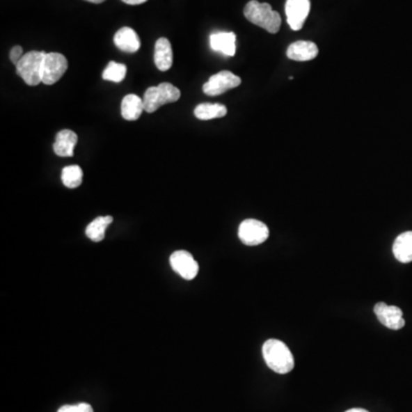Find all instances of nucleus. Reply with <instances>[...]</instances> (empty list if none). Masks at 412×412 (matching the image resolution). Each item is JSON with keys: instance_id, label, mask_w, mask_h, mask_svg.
<instances>
[{"instance_id": "1", "label": "nucleus", "mask_w": 412, "mask_h": 412, "mask_svg": "<svg viewBox=\"0 0 412 412\" xmlns=\"http://www.w3.org/2000/svg\"><path fill=\"white\" fill-rule=\"evenodd\" d=\"M264 362L276 374H289L294 367V358L290 348L280 340L268 339L262 346Z\"/></svg>"}, {"instance_id": "2", "label": "nucleus", "mask_w": 412, "mask_h": 412, "mask_svg": "<svg viewBox=\"0 0 412 412\" xmlns=\"http://www.w3.org/2000/svg\"><path fill=\"white\" fill-rule=\"evenodd\" d=\"M244 15L250 22L260 26L269 33H277L282 24V19L276 10L271 8L267 3H259L257 0H251L246 3Z\"/></svg>"}, {"instance_id": "3", "label": "nucleus", "mask_w": 412, "mask_h": 412, "mask_svg": "<svg viewBox=\"0 0 412 412\" xmlns=\"http://www.w3.org/2000/svg\"><path fill=\"white\" fill-rule=\"evenodd\" d=\"M45 54V52H28L15 65L17 74L22 78L26 85L37 86L42 83V62H44Z\"/></svg>"}, {"instance_id": "4", "label": "nucleus", "mask_w": 412, "mask_h": 412, "mask_svg": "<svg viewBox=\"0 0 412 412\" xmlns=\"http://www.w3.org/2000/svg\"><path fill=\"white\" fill-rule=\"evenodd\" d=\"M181 97L177 87L170 83H161L158 86L149 87L143 95L145 111L152 113L168 103L177 102Z\"/></svg>"}, {"instance_id": "5", "label": "nucleus", "mask_w": 412, "mask_h": 412, "mask_svg": "<svg viewBox=\"0 0 412 412\" xmlns=\"http://www.w3.org/2000/svg\"><path fill=\"white\" fill-rule=\"evenodd\" d=\"M68 69V61L60 53H46L42 62V81L45 85H53L61 79Z\"/></svg>"}, {"instance_id": "6", "label": "nucleus", "mask_w": 412, "mask_h": 412, "mask_svg": "<svg viewBox=\"0 0 412 412\" xmlns=\"http://www.w3.org/2000/svg\"><path fill=\"white\" fill-rule=\"evenodd\" d=\"M269 229L259 220L246 219L239 225V237L248 246H255L267 241Z\"/></svg>"}, {"instance_id": "7", "label": "nucleus", "mask_w": 412, "mask_h": 412, "mask_svg": "<svg viewBox=\"0 0 412 412\" xmlns=\"http://www.w3.org/2000/svg\"><path fill=\"white\" fill-rule=\"evenodd\" d=\"M241 83V78L230 71H220L218 74L209 77V81L203 85V90L204 93L209 97H216L225 93L227 90L239 86Z\"/></svg>"}, {"instance_id": "8", "label": "nucleus", "mask_w": 412, "mask_h": 412, "mask_svg": "<svg viewBox=\"0 0 412 412\" xmlns=\"http://www.w3.org/2000/svg\"><path fill=\"white\" fill-rule=\"evenodd\" d=\"M170 264L172 269L184 280H193L200 271V266L197 264V261L193 259L191 253L184 250L172 253L170 257Z\"/></svg>"}, {"instance_id": "9", "label": "nucleus", "mask_w": 412, "mask_h": 412, "mask_svg": "<svg viewBox=\"0 0 412 412\" xmlns=\"http://www.w3.org/2000/svg\"><path fill=\"white\" fill-rule=\"evenodd\" d=\"M310 12V0H287L285 14L291 29L299 31Z\"/></svg>"}, {"instance_id": "10", "label": "nucleus", "mask_w": 412, "mask_h": 412, "mask_svg": "<svg viewBox=\"0 0 412 412\" xmlns=\"http://www.w3.org/2000/svg\"><path fill=\"white\" fill-rule=\"evenodd\" d=\"M374 314L383 326L390 330H399L406 326V321L403 319V312L396 306H388L385 303H376Z\"/></svg>"}, {"instance_id": "11", "label": "nucleus", "mask_w": 412, "mask_h": 412, "mask_svg": "<svg viewBox=\"0 0 412 412\" xmlns=\"http://www.w3.org/2000/svg\"><path fill=\"white\" fill-rule=\"evenodd\" d=\"M319 55V47L315 42L299 40L287 47V56L293 61H312Z\"/></svg>"}, {"instance_id": "12", "label": "nucleus", "mask_w": 412, "mask_h": 412, "mask_svg": "<svg viewBox=\"0 0 412 412\" xmlns=\"http://www.w3.org/2000/svg\"><path fill=\"white\" fill-rule=\"evenodd\" d=\"M77 142L78 136L74 131L62 129L56 134L53 150L60 157H72Z\"/></svg>"}, {"instance_id": "13", "label": "nucleus", "mask_w": 412, "mask_h": 412, "mask_svg": "<svg viewBox=\"0 0 412 412\" xmlns=\"http://www.w3.org/2000/svg\"><path fill=\"white\" fill-rule=\"evenodd\" d=\"M113 42L117 49L125 53H136L141 46L138 33L129 26H124L115 33Z\"/></svg>"}, {"instance_id": "14", "label": "nucleus", "mask_w": 412, "mask_h": 412, "mask_svg": "<svg viewBox=\"0 0 412 412\" xmlns=\"http://www.w3.org/2000/svg\"><path fill=\"white\" fill-rule=\"evenodd\" d=\"M154 61L158 70L168 71L171 69L173 63V52L171 42L168 38L161 37L154 44Z\"/></svg>"}, {"instance_id": "15", "label": "nucleus", "mask_w": 412, "mask_h": 412, "mask_svg": "<svg viewBox=\"0 0 412 412\" xmlns=\"http://www.w3.org/2000/svg\"><path fill=\"white\" fill-rule=\"evenodd\" d=\"M209 46L213 51L220 52L227 56L236 53V35L234 33H214L209 37Z\"/></svg>"}, {"instance_id": "16", "label": "nucleus", "mask_w": 412, "mask_h": 412, "mask_svg": "<svg viewBox=\"0 0 412 412\" xmlns=\"http://www.w3.org/2000/svg\"><path fill=\"white\" fill-rule=\"evenodd\" d=\"M145 111L143 99L136 94H127L122 101V116L126 120H138Z\"/></svg>"}, {"instance_id": "17", "label": "nucleus", "mask_w": 412, "mask_h": 412, "mask_svg": "<svg viewBox=\"0 0 412 412\" xmlns=\"http://www.w3.org/2000/svg\"><path fill=\"white\" fill-rule=\"evenodd\" d=\"M393 253L396 260L402 264L412 261V232H406L396 237L393 244Z\"/></svg>"}, {"instance_id": "18", "label": "nucleus", "mask_w": 412, "mask_h": 412, "mask_svg": "<svg viewBox=\"0 0 412 412\" xmlns=\"http://www.w3.org/2000/svg\"><path fill=\"white\" fill-rule=\"evenodd\" d=\"M195 116L200 120L223 118L227 115V108L220 103H200L195 108Z\"/></svg>"}, {"instance_id": "19", "label": "nucleus", "mask_w": 412, "mask_h": 412, "mask_svg": "<svg viewBox=\"0 0 412 412\" xmlns=\"http://www.w3.org/2000/svg\"><path fill=\"white\" fill-rule=\"evenodd\" d=\"M113 216H97L86 227V235L90 241H101L106 235V229L113 223Z\"/></svg>"}, {"instance_id": "20", "label": "nucleus", "mask_w": 412, "mask_h": 412, "mask_svg": "<svg viewBox=\"0 0 412 412\" xmlns=\"http://www.w3.org/2000/svg\"><path fill=\"white\" fill-rule=\"evenodd\" d=\"M61 179L65 187L70 188V189L78 188L83 182V170L78 165L65 166L62 170Z\"/></svg>"}, {"instance_id": "21", "label": "nucleus", "mask_w": 412, "mask_h": 412, "mask_svg": "<svg viewBox=\"0 0 412 412\" xmlns=\"http://www.w3.org/2000/svg\"><path fill=\"white\" fill-rule=\"evenodd\" d=\"M126 71H127V68L125 65L111 61L103 71L102 78L104 81L120 83L125 79Z\"/></svg>"}, {"instance_id": "22", "label": "nucleus", "mask_w": 412, "mask_h": 412, "mask_svg": "<svg viewBox=\"0 0 412 412\" xmlns=\"http://www.w3.org/2000/svg\"><path fill=\"white\" fill-rule=\"evenodd\" d=\"M58 412H94L93 408L88 403H79L74 406H63Z\"/></svg>"}, {"instance_id": "23", "label": "nucleus", "mask_w": 412, "mask_h": 412, "mask_svg": "<svg viewBox=\"0 0 412 412\" xmlns=\"http://www.w3.org/2000/svg\"><path fill=\"white\" fill-rule=\"evenodd\" d=\"M23 49L21 46H14L13 49H10V58L13 65H17L19 60L23 58Z\"/></svg>"}, {"instance_id": "24", "label": "nucleus", "mask_w": 412, "mask_h": 412, "mask_svg": "<svg viewBox=\"0 0 412 412\" xmlns=\"http://www.w3.org/2000/svg\"><path fill=\"white\" fill-rule=\"evenodd\" d=\"M122 3H127V5H132V6H136V5H141V3H145V1H148V0H122Z\"/></svg>"}, {"instance_id": "25", "label": "nucleus", "mask_w": 412, "mask_h": 412, "mask_svg": "<svg viewBox=\"0 0 412 412\" xmlns=\"http://www.w3.org/2000/svg\"><path fill=\"white\" fill-rule=\"evenodd\" d=\"M344 412H369L367 410L365 409H360V408H354V409L347 410V411Z\"/></svg>"}, {"instance_id": "26", "label": "nucleus", "mask_w": 412, "mask_h": 412, "mask_svg": "<svg viewBox=\"0 0 412 412\" xmlns=\"http://www.w3.org/2000/svg\"><path fill=\"white\" fill-rule=\"evenodd\" d=\"M85 1H88V3H101L103 1H106V0H85Z\"/></svg>"}]
</instances>
